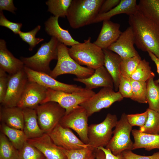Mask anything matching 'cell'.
Returning a JSON list of instances; mask_svg holds the SVG:
<instances>
[{
	"label": "cell",
	"instance_id": "cell-1",
	"mask_svg": "<svg viewBox=\"0 0 159 159\" xmlns=\"http://www.w3.org/2000/svg\"><path fill=\"white\" fill-rule=\"evenodd\" d=\"M135 44L144 52H150L159 58V25L144 16L139 10L129 16Z\"/></svg>",
	"mask_w": 159,
	"mask_h": 159
},
{
	"label": "cell",
	"instance_id": "cell-2",
	"mask_svg": "<svg viewBox=\"0 0 159 159\" xmlns=\"http://www.w3.org/2000/svg\"><path fill=\"white\" fill-rule=\"evenodd\" d=\"M104 0H72L66 17L74 29L91 24Z\"/></svg>",
	"mask_w": 159,
	"mask_h": 159
},
{
	"label": "cell",
	"instance_id": "cell-3",
	"mask_svg": "<svg viewBox=\"0 0 159 159\" xmlns=\"http://www.w3.org/2000/svg\"><path fill=\"white\" fill-rule=\"evenodd\" d=\"M91 38L68 48L70 56L81 65L95 69L104 65L103 49L91 42Z\"/></svg>",
	"mask_w": 159,
	"mask_h": 159
},
{
	"label": "cell",
	"instance_id": "cell-4",
	"mask_svg": "<svg viewBox=\"0 0 159 159\" xmlns=\"http://www.w3.org/2000/svg\"><path fill=\"white\" fill-rule=\"evenodd\" d=\"M59 43L55 37H52L48 42L41 45L34 55L29 57H21L20 59L24 66L34 71L49 74L51 71L50 62L57 59Z\"/></svg>",
	"mask_w": 159,
	"mask_h": 159
},
{
	"label": "cell",
	"instance_id": "cell-5",
	"mask_svg": "<svg viewBox=\"0 0 159 159\" xmlns=\"http://www.w3.org/2000/svg\"><path fill=\"white\" fill-rule=\"evenodd\" d=\"M57 64L49 75L55 79L58 76L64 74L76 75L77 78H85L91 76L95 69L82 66L70 56L68 48L64 44L59 42Z\"/></svg>",
	"mask_w": 159,
	"mask_h": 159
},
{
	"label": "cell",
	"instance_id": "cell-6",
	"mask_svg": "<svg viewBox=\"0 0 159 159\" xmlns=\"http://www.w3.org/2000/svg\"><path fill=\"white\" fill-rule=\"evenodd\" d=\"M118 121L116 115L109 113L102 122L90 125L88 130L89 146L94 149L105 148L112 137V129Z\"/></svg>",
	"mask_w": 159,
	"mask_h": 159
},
{
	"label": "cell",
	"instance_id": "cell-7",
	"mask_svg": "<svg viewBox=\"0 0 159 159\" xmlns=\"http://www.w3.org/2000/svg\"><path fill=\"white\" fill-rule=\"evenodd\" d=\"M132 127L128 121L127 114L123 113L113 130V136L105 148L115 155L125 150H132L134 143L131 140L130 134Z\"/></svg>",
	"mask_w": 159,
	"mask_h": 159
},
{
	"label": "cell",
	"instance_id": "cell-8",
	"mask_svg": "<svg viewBox=\"0 0 159 159\" xmlns=\"http://www.w3.org/2000/svg\"><path fill=\"white\" fill-rule=\"evenodd\" d=\"M95 94L92 90L84 88L82 90L72 93L47 89L46 97L42 103L50 101L57 103L69 112Z\"/></svg>",
	"mask_w": 159,
	"mask_h": 159
},
{
	"label": "cell",
	"instance_id": "cell-9",
	"mask_svg": "<svg viewBox=\"0 0 159 159\" xmlns=\"http://www.w3.org/2000/svg\"><path fill=\"white\" fill-rule=\"evenodd\" d=\"M39 126L44 133H48L59 123L66 110L57 103L47 102L35 109Z\"/></svg>",
	"mask_w": 159,
	"mask_h": 159
},
{
	"label": "cell",
	"instance_id": "cell-10",
	"mask_svg": "<svg viewBox=\"0 0 159 159\" xmlns=\"http://www.w3.org/2000/svg\"><path fill=\"white\" fill-rule=\"evenodd\" d=\"M88 117L85 109L79 105L65 113L59 124L63 127L73 130L77 134L80 139L85 144H88Z\"/></svg>",
	"mask_w": 159,
	"mask_h": 159
},
{
	"label": "cell",
	"instance_id": "cell-11",
	"mask_svg": "<svg viewBox=\"0 0 159 159\" xmlns=\"http://www.w3.org/2000/svg\"><path fill=\"white\" fill-rule=\"evenodd\" d=\"M118 92H115L113 88L103 87L99 92L80 105L86 110L88 117L104 108H109L116 102L123 99Z\"/></svg>",
	"mask_w": 159,
	"mask_h": 159
},
{
	"label": "cell",
	"instance_id": "cell-12",
	"mask_svg": "<svg viewBox=\"0 0 159 159\" xmlns=\"http://www.w3.org/2000/svg\"><path fill=\"white\" fill-rule=\"evenodd\" d=\"M24 69L29 81L36 82L47 89L72 93L80 91L84 88L76 85L61 82L49 74L34 71L25 66Z\"/></svg>",
	"mask_w": 159,
	"mask_h": 159
},
{
	"label": "cell",
	"instance_id": "cell-13",
	"mask_svg": "<svg viewBox=\"0 0 159 159\" xmlns=\"http://www.w3.org/2000/svg\"><path fill=\"white\" fill-rule=\"evenodd\" d=\"M28 81L24 69L15 74L9 75L7 91L1 105L17 106Z\"/></svg>",
	"mask_w": 159,
	"mask_h": 159
},
{
	"label": "cell",
	"instance_id": "cell-14",
	"mask_svg": "<svg viewBox=\"0 0 159 159\" xmlns=\"http://www.w3.org/2000/svg\"><path fill=\"white\" fill-rule=\"evenodd\" d=\"M47 134L56 145L66 150L79 149L89 146L79 138L71 129L63 127L59 123Z\"/></svg>",
	"mask_w": 159,
	"mask_h": 159
},
{
	"label": "cell",
	"instance_id": "cell-15",
	"mask_svg": "<svg viewBox=\"0 0 159 159\" xmlns=\"http://www.w3.org/2000/svg\"><path fill=\"white\" fill-rule=\"evenodd\" d=\"M134 33L130 26L122 32L117 41L107 49L118 54L122 59H127L139 55L134 47Z\"/></svg>",
	"mask_w": 159,
	"mask_h": 159
},
{
	"label": "cell",
	"instance_id": "cell-16",
	"mask_svg": "<svg viewBox=\"0 0 159 159\" xmlns=\"http://www.w3.org/2000/svg\"><path fill=\"white\" fill-rule=\"evenodd\" d=\"M47 90L37 83L29 81L17 106L22 109H35L45 99Z\"/></svg>",
	"mask_w": 159,
	"mask_h": 159
},
{
	"label": "cell",
	"instance_id": "cell-17",
	"mask_svg": "<svg viewBox=\"0 0 159 159\" xmlns=\"http://www.w3.org/2000/svg\"><path fill=\"white\" fill-rule=\"evenodd\" d=\"M27 142L39 150L46 159H67L65 150L56 145L47 133L28 139Z\"/></svg>",
	"mask_w": 159,
	"mask_h": 159
},
{
	"label": "cell",
	"instance_id": "cell-18",
	"mask_svg": "<svg viewBox=\"0 0 159 159\" xmlns=\"http://www.w3.org/2000/svg\"><path fill=\"white\" fill-rule=\"evenodd\" d=\"M74 80L84 84L85 88L90 90L101 87H114L112 78L104 66L95 69L93 74L88 77L74 78Z\"/></svg>",
	"mask_w": 159,
	"mask_h": 159
},
{
	"label": "cell",
	"instance_id": "cell-19",
	"mask_svg": "<svg viewBox=\"0 0 159 159\" xmlns=\"http://www.w3.org/2000/svg\"><path fill=\"white\" fill-rule=\"evenodd\" d=\"M120 28V25L117 23L110 20H104L100 34L93 43L102 49H107L121 34Z\"/></svg>",
	"mask_w": 159,
	"mask_h": 159
},
{
	"label": "cell",
	"instance_id": "cell-20",
	"mask_svg": "<svg viewBox=\"0 0 159 159\" xmlns=\"http://www.w3.org/2000/svg\"><path fill=\"white\" fill-rule=\"evenodd\" d=\"M59 18L51 16L45 22V30L47 33L66 46H72L80 43L72 38L67 30L62 29L59 26Z\"/></svg>",
	"mask_w": 159,
	"mask_h": 159
},
{
	"label": "cell",
	"instance_id": "cell-21",
	"mask_svg": "<svg viewBox=\"0 0 159 159\" xmlns=\"http://www.w3.org/2000/svg\"><path fill=\"white\" fill-rule=\"evenodd\" d=\"M24 66L21 60L15 57L7 49L6 41L0 39V69L11 75L23 69Z\"/></svg>",
	"mask_w": 159,
	"mask_h": 159
},
{
	"label": "cell",
	"instance_id": "cell-22",
	"mask_svg": "<svg viewBox=\"0 0 159 159\" xmlns=\"http://www.w3.org/2000/svg\"><path fill=\"white\" fill-rule=\"evenodd\" d=\"M0 120L1 123L9 127L24 130V117L22 109L17 106L8 107L1 105Z\"/></svg>",
	"mask_w": 159,
	"mask_h": 159
},
{
	"label": "cell",
	"instance_id": "cell-23",
	"mask_svg": "<svg viewBox=\"0 0 159 159\" xmlns=\"http://www.w3.org/2000/svg\"><path fill=\"white\" fill-rule=\"evenodd\" d=\"M138 11L136 0H121L118 4L108 12L98 14L92 24L110 20L112 17L119 14H124L130 16L135 14Z\"/></svg>",
	"mask_w": 159,
	"mask_h": 159
},
{
	"label": "cell",
	"instance_id": "cell-24",
	"mask_svg": "<svg viewBox=\"0 0 159 159\" xmlns=\"http://www.w3.org/2000/svg\"><path fill=\"white\" fill-rule=\"evenodd\" d=\"M24 117L23 131L28 139L39 137L44 133L40 128L35 109H22Z\"/></svg>",
	"mask_w": 159,
	"mask_h": 159
},
{
	"label": "cell",
	"instance_id": "cell-25",
	"mask_svg": "<svg viewBox=\"0 0 159 159\" xmlns=\"http://www.w3.org/2000/svg\"><path fill=\"white\" fill-rule=\"evenodd\" d=\"M103 50L105 55L104 66L112 78L115 90L117 91L120 80V66L122 59L118 54L107 49Z\"/></svg>",
	"mask_w": 159,
	"mask_h": 159
},
{
	"label": "cell",
	"instance_id": "cell-26",
	"mask_svg": "<svg viewBox=\"0 0 159 159\" xmlns=\"http://www.w3.org/2000/svg\"><path fill=\"white\" fill-rule=\"evenodd\" d=\"M132 134L134 139L133 150L144 148L147 151L159 149V134L143 133L139 130H132Z\"/></svg>",
	"mask_w": 159,
	"mask_h": 159
},
{
	"label": "cell",
	"instance_id": "cell-27",
	"mask_svg": "<svg viewBox=\"0 0 159 159\" xmlns=\"http://www.w3.org/2000/svg\"><path fill=\"white\" fill-rule=\"evenodd\" d=\"M0 130L18 150L27 142L28 139L23 130L10 127L1 122Z\"/></svg>",
	"mask_w": 159,
	"mask_h": 159
},
{
	"label": "cell",
	"instance_id": "cell-28",
	"mask_svg": "<svg viewBox=\"0 0 159 159\" xmlns=\"http://www.w3.org/2000/svg\"><path fill=\"white\" fill-rule=\"evenodd\" d=\"M138 5L144 16L159 25V0H140Z\"/></svg>",
	"mask_w": 159,
	"mask_h": 159
},
{
	"label": "cell",
	"instance_id": "cell-29",
	"mask_svg": "<svg viewBox=\"0 0 159 159\" xmlns=\"http://www.w3.org/2000/svg\"><path fill=\"white\" fill-rule=\"evenodd\" d=\"M146 98L148 108L159 113V84L149 79L147 82Z\"/></svg>",
	"mask_w": 159,
	"mask_h": 159
},
{
	"label": "cell",
	"instance_id": "cell-30",
	"mask_svg": "<svg viewBox=\"0 0 159 159\" xmlns=\"http://www.w3.org/2000/svg\"><path fill=\"white\" fill-rule=\"evenodd\" d=\"M155 76L154 73L151 70L149 62L144 59L140 61L130 78L135 81L147 82Z\"/></svg>",
	"mask_w": 159,
	"mask_h": 159
},
{
	"label": "cell",
	"instance_id": "cell-31",
	"mask_svg": "<svg viewBox=\"0 0 159 159\" xmlns=\"http://www.w3.org/2000/svg\"><path fill=\"white\" fill-rule=\"evenodd\" d=\"M72 0H49L46 2L48 11L55 16L65 18Z\"/></svg>",
	"mask_w": 159,
	"mask_h": 159
},
{
	"label": "cell",
	"instance_id": "cell-32",
	"mask_svg": "<svg viewBox=\"0 0 159 159\" xmlns=\"http://www.w3.org/2000/svg\"><path fill=\"white\" fill-rule=\"evenodd\" d=\"M19 151L8 138L0 133V159H18Z\"/></svg>",
	"mask_w": 159,
	"mask_h": 159
},
{
	"label": "cell",
	"instance_id": "cell-33",
	"mask_svg": "<svg viewBox=\"0 0 159 159\" xmlns=\"http://www.w3.org/2000/svg\"><path fill=\"white\" fill-rule=\"evenodd\" d=\"M148 118L145 125L140 128V131L151 134H159V113L148 108Z\"/></svg>",
	"mask_w": 159,
	"mask_h": 159
},
{
	"label": "cell",
	"instance_id": "cell-34",
	"mask_svg": "<svg viewBox=\"0 0 159 159\" xmlns=\"http://www.w3.org/2000/svg\"><path fill=\"white\" fill-rule=\"evenodd\" d=\"M132 90V100L140 103H147V83L130 79Z\"/></svg>",
	"mask_w": 159,
	"mask_h": 159
},
{
	"label": "cell",
	"instance_id": "cell-35",
	"mask_svg": "<svg viewBox=\"0 0 159 159\" xmlns=\"http://www.w3.org/2000/svg\"><path fill=\"white\" fill-rule=\"evenodd\" d=\"M141 60L140 55L125 59H122L120 66V75L130 79L132 74Z\"/></svg>",
	"mask_w": 159,
	"mask_h": 159
},
{
	"label": "cell",
	"instance_id": "cell-36",
	"mask_svg": "<svg viewBox=\"0 0 159 159\" xmlns=\"http://www.w3.org/2000/svg\"><path fill=\"white\" fill-rule=\"evenodd\" d=\"M96 149L88 146L79 149L65 150V153L67 159H95Z\"/></svg>",
	"mask_w": 159,
	"mask_h": 159
},
{
	"label": "cell",
	"instance_id": "cell-37",
	"mask_svg": "<svg viewBox=\"0 0 159 159\" xmlns=\"http://www.w3.org/2000/svg\"><path fill=\"white\" fill-rule=\"evenodd\" d=\"M18 151V159H46L39 150L27 142Z\"/></svg>",
	"mask_w": 159,
	"mask_h": 159
},
{
	"label": "cell",
	"instance_id": "cell-38",
	"mask_svg": "<svg viewBox=\"0 0 159 159\" xmlns=\"http://www.w3.org/2000/svg\"><path fill=\"white\" fill-rule=\"evenodd\" d=\"M41 26L38 25L33 30L27 32L20 31L19 33L20 37L24 41L28 43L29 45V50L32 51L33 49L40 42L44 40L43 38H36V35L40 30Z\"/></svg>",
	"mask_w": 159,
	"mask_h": 159
},
{
	"label": "cell",
	"instance_id": "cell-39",
	"mask_svg": "<svg viewBox=\"0 0 159 159\" xmlns=\"http://www.w3.org/2000/svg\"><path fill=\"white\" fill-rule=\"evenodd\" d=\"M118 92L123 98H131L132 93L130 79L126 78L120 75Z\"/></svg>",
	"mask_w": 159,
	"mask_h": 159
},
{
	"label": "cell",
	"instance_id": "cell-40",
	"mask_svg": "<svg viewBox=\"0 0 159 159\" xmlns=\"http://www.w3.org/2000/svg\"><path fill=\"white\" fill-rule=\"evenodd\" d=\"M148 112L147 110L141 113L127 115L128 121L131 125L141 127L145 124L148 118Z\"/></svg>",
	"mask_w": 159,
	"mask_h": 159
},
{
	"label": "cell",
	"instance_id": "cell-41",
	"mask_svg": "<svg viewBox=\"0 0 159 159\" xmlns=\"http://www.w3.org/2000/svg\"><path fill=\"white\" fill-rule=\"evenodd\" d=\"M0 25L6 27L15 34H18L22 26L21 23L14 22L7 19L4 16L2 11H0Z\"/></svg>",
	"mask_w": 159,
	"mask_h": 159
},
{
	"label": "cell",
	"instance_id": "cell-42",
	"mask_svg": "<svg viewBox=\"0 0 159 159\" xmlns=\"http://www.w3.org/2000/svg\"><path fill=\"white\" fill-rule=\"evenodd\" d=\"M0 69V102L2 103L5 97L8 87L9 75Z\"/></svg>",
	"mask_w": 159,
	"mask_h": 159
},
{
	"label": "cell",
	"instance_id": "cell-43",
	"mask_svg": "<svg viewBox=\"0 0 159 159\" xmlns=\"http://www.w3.org/2000/svg\"><path fill=\"white\" fill-rule=\"evenodd\" d=\"M122 153L126 159H159V152L148 156L138 155L134 153L132 150H125Z\"/></svg>",
	"mask_w": 159,
	"mask_h": 159
},
{
	"label": "cell",
	"instance_id": "cell-44",
	"mask_svg": "<svg viewBox=\"0 0 159 159\" xmlns=\"http://www.w3.org/2000/svg\"><path fill=\"white\" fill-rule=\"evenodd\" d=\"M120 1V0H104L98 14L108 12L118 4Z\"/></svg>",
	"mask_w": 159,
	"mask_h": 159
},
{
	"label": "cell",
	"instance_id": "cell-45",
	"mask_svg": "<svg viewBox=\"0 0 159 159\" xmlns=\"http://www.w3.org/2000/svg\"><path fill=\"white\" fill-rule=\"evenodd\" d=\"M17 9L14 5L13 0H0V11L6 10L15 14L14 11Z\"/></svg>",
	"mask_w": 159,
	"mask_h": 159
},
{
	"label": "cell",
	"instance_id": "cell-46",
	"mask_svg": "<svg viewBox=\"0 0 159 159\" xmlns=\"http://www.w3.org/2000/svg\"><path fill=\"white\" fill-rule=\"evenodd\" d=\"M98 148L104 152L105 159H126L122 153L117 155H115L110 150L105 148L100 147Z\"/></svg>",
	"mask_w": 159,
	"mask_h": 159
},
{
	"label": "cell",
	"instance_id": "cell-47",
	"mask_svg": "<svg viewBox=\"0 0 159 159\" xmlns=\"http://www.w3.org/2000/svg\"><path fill=\"white\" fill-rule=\"evenodd\" d=\"M148 52L150 59L155 63L156 65L157 72L159 75V78L158 80L155 81L157 83L159 84V58L150 52Z\"/></svg>",
	"mask_w": 159,
	"mask_h": 159
},
{
	"label": "cell",
	"instance_id": "cell-48",
	"mask_svg": "<svg viewBox=\"0 0 159 159\" xmlns=\"http://www.w3.org/2000/svg\"><path fill=\"white\" fill-rule=\"evenodd\" d=\"M95 152V159H105V153L102 150L97 148Z\"/></svg>",
	"mask_w": 159,
	"mask_h": 159
}]
</instances>
